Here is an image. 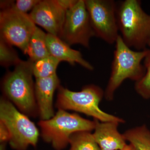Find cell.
<instances>
[{
    "mask_svg": "<svg viewBox=\"0 0 150 150\" xmlns=\"http://www.w3.org/2000/svg\"><path fill=\"white\" fill-rule=\"evenodd\" d=\"M120 150H137L135 149V148L129 144H126V146L123 148V149Z\"/></svg>",
    "mask_w": 150,
    "mask_h": 150,
    "instance_id": "22",
    "label": "cell"
},
{
    "mask_svg": "<svg viewBox=\"0 0 150 150\" xmlns=\"http://www.w3.org/2000/svg\"><path fill=\"white\" fill-rule=\"evenodd\" d=\"M85 3L95 36L108 44L115 43L119 35L117 2L113 0H85Z\"/></svg>",
    "mask_w": 150,
    "mask_h": 150,
    "instance_id": "8",
    "label": "cell"
},
{
    "mask_svg": "<svg viewBox=\"0 0 150 150\" xmlns=\"http://www.w3.org/2000/svg\"><path fill=\"white\" fill-rule=\"evenodd\" d=\"M149 47H150V41L149 42Z\"/></svg>",
    "mask_w": 150,
    "mask_h": 150,
    "instance_id": "24",
    "label": "cell"
},
{
    "mask_svg": "<svg viewBox=\"0 0 150 150\" xmlns=\"http://www.w3.org/2000/svg\"><path fill=\"white\" fill-rule=\"evenodd\" d=\"M46 43L50 55L60 62H68L72 66L79 64L90 71L93 70V65L84 59L80 51L71 48L58 36L47 33Z\"/></svg>",
    "mask_w": 150,
    "mask_h": 150,
    "instance_id": "13",
    "label": "cell"
},
{
    "mask_svg": "<svg viewBox=\"0 0 150 150\" xmlns=\"http://www.w3.org/2000/svg\"><path fill=\"white\" fill-rule=\"evenodd\" d=\"M40 0H17L15 1L13 8L23 13L32 11L40 2Z\"/></svg>",
    "mask_w": 150,
    "mask_h": 150,
    "instance_id": "20",
    "label": "cell"
},
{
    "mask_svg": "<svg viewBox=\"0 0 150 150\" xmlns=\"http://www.w3.org/2000/svg\"><path fill=\"white\" fill-rule=\"evenodd\" d=\"M46 33L36 26L29 40L26 54L33 62L50 56L46 43Z\"/></svg>",
    "mask_w": 150,
    "mask_h": 150,
    "instance_id": "14",
    "label": "cell"
},
{
    "mask_svg": "<svg viewBox=\"0 0 150 150\" xmlns=\"http://www.w3.org/2000/svg\"><path fill=\"white\" fill-rule=\"evenodd\" d=\"M10 134L6 126L0 122V142L1 144L6 143L9 141Z\"/></svg>",
    "mask_w": 150,
    "mask_h": 150,
    "instance_id": "21",
    "label": "cell"
},
{
    "mask_svg": "<svg viewBox=\"0 0 150 150\" xmlns=\"http://www.w3.org/2000/svg\"><path fill=\"white\" fill-rule=\"evenodd\" d=\"M22 61L12 46L1 38L0 64L1 66L5 68L13 66L15 67Z\"/></svg>",
    "mask_w": 150,
    "mask_h": 150,
    "instance_id": "18",
    "label": "cell"
},
{
    "mask_svg": "<svg viewBox=\"0 0 150 150\" xmlns=\"http://www.w3.org/2000/svg\"><path fill=\"white\" fill-rule=\"evenodd\" d=\"M116 19L118 30L124 43L137 51L147 49L150 41V15L139 0L117 2Z\"/></svg>",
    "mask_w": 150,
    "mask_h": 150,
    "instance_id": "1",
    "label": "cell"
},
{
    "mask_svg": "<svg viewBox=\"0 0 150 150\" xmlns=\"http://www.w3.org/2000/svg\"><path fill=\"white\" fill-rule=\"evenodd\" d=\"M0 122L8 130L13 149L25 150L29 146H36L39 136L37 127L5 97L0 101Z\"/></svg>",
    "mask_w": 150,
    "mask_h": 150,
    "instance_id": "6",
    "label": "cell"
},
{
    "mask_svg": "<svg viewBox=\"0 0 150 150\" xmlns=\"http://www.w3.org/2000/svg\"><path fill=\"white\" fill-rule=\"evenodd\" d=\"M95 36L85 0H77L66 12L64 23L59 38L69 46L80 44L89 48L91 38Z\"/></svg>",
    "mask_w": 150,
    "mask_h": 150,
    "instance_id": "9",
    "label": "cell"
},
{
    "mask_svg": "<svg viewBox=\"0 0 150 150\" xmlns=\"http://www.w3.org/2000/svg\"><path fill=\"white\" fill-rule=\"evenodd\" d=\"M148 49L134 51L124 43L119 35L115 43V50L109 81L104 92L105 98L112 100L114 93L125 80L137 82L145 75L146 69L142 64Z\"/></svg>",
    "mask_w": 150,
    "mask_h": 150,
    "instance_id": "3",
    "label": "cell"
},
{
    "mask_svg": "<svg viewBox=\"0 0 150 150\" xmlns=\"http://www.w3.org/2000/svg\"><path fill=\"white\" fill-rule=\"evenodd\" d=\"M60 62L51 55L33 62V76L36 79L48 77L55 74Z\"/></svg>",
    "mask_w": 150,
    "mask_h": 150,
    "instance_id": "16",
    "label": "cell"
},
{
    "mask_svg": "<svg viewBox=\"0 0 150 150\" xmlns=\"http://www.w3.org/2000/svg\"><path fill=\"white\" fill-rule=\"evenodd\" d=\"M66 12L56 0H43L40 1L28 14L35 25L46 30L48 33L59 37Z\"/></svg>",
    "mask_w": 150,
    "mask_h": 150,
    "instance_id": "10",
    "label": "cell"
},
{
    "mask_svg": "<svg viewBox=\"0 0 150 150\" xmlns=\"http://www.w3.org/2000/svg\"><path fill=\"white\" fill-rule=\"evenodd\" d=\"M70 150H101L90 131H78L70 138Z\"/></svg>",
    "mask_w": 150,
    "mask_h": 150,
    "instance_id": "17",
    "label": "cell"
},
{
    "mask_svg": "<svg viewBox=\"0 0 150 150\" xmlns=\"http://www.w3.org/2000/svg\"><path fill=\"white\" fill-rule=\"evenodd\" d=\"M137 150H150V131L146 125L130 129L123 134Z\"/></svg>",
    "mask_w": 150,
    "mask_h": 150,
    "instance_id": "15",
    "label": "cell"
},
{
    "mask_svg": "<svg viewBox=\"0 0 150 150\" xmlns=\"http://www.w3.org/2000/svg\"><path fill=\"white\" fill-rule=\"evenodd\" d=\"M58 89L56 105L59 109L81 112L100 122H125L122 118L108 114L100 108L99 103L104 92L98 86H85L80 91H71L60 86Z\"/></svg>",
    "mask_w": 150,
    "mask_h": 150,
    "instance_id": "4",
    "label": "cell"
},
{
    "mask_svg": "<svg viewBox=\"0 0 150 150\" xmlns=\"http://www.w3.org/2000/svg\"><path fill=\"white\" fill-rule=\"evenodd\" d=\"M60 83L56 74L48 77L35 79V99L41 120H48L55 115L53 99L54 93L59 88Z\"/></svg>",
    "mask_w": 150,
    "mask_h": 150,
    "instance_id": "11",
    "label": "cell"
},
{
    "mask_svg": "<svg viewBox=\"0 0 150 150\" xmlns=\"http://www.w3.org/2000/svg\"><path fill=\"white\" fill-rule=\"evenodd\" d=\"M96 126L93 135L101 150H120L127 144L123 134L119 133V123L102 122L94 119Z\"/></svg>",
    "mask_w": 150,
    "mask_h": 150,
    "instance_id": "12",
    "label": "cell"
},
{
    "mask_svg": "<svg viewBox=\"0 0 150 150\" xmlns=\"http://www.w3.org/2000/svg\"><path fill=\"white\" fill-rule=\"evenodd\" d=\"M6 143H2L1 144L0 146V150H5Z\"/></svg>",
    "mask_w": 150,
    "mask_h": 150,
    "instance_id": "23",
    "label": "cell"
},
{
    "mask_svg": "<svg viewBox=\"0 0 150 150\" xmlns=\"http://www.w3.org/2000/svg\"><path fill=\"white\" fill-rule=\"evenodd\" d=\"M33 62L22 61L3 79L2 89L5 97L28 116L38 115L33 79Z\"/></svg>",
    "mask_w": 150,
    "mask_h": 150,
    "instance_id": "2",
    "label": "cell"
},
{
    "mask_svg": "<svg viewBox=\"0 0 150 150\" xmlns=\"http://www.w3.org/2000/svg\"><path fill=\"white\" fill-rule=\"evenodd\" d=\"M43 140L56 150H62L69 144L71 136L78 131L94 130L96 121L86 119L76 113L59 109L53 117L38 123Z\"/></svg>",
    "mask_w": 150,
    "mask_h": 150,
    "instance_id": "5",
    "label": "cell"
},
{
    "mask_svg": "<svg viewBox=\"0 0 150 150\" xmlns=\"http://www.w3.org/2000/svg\"><path fill=\"white\" fill-rule=\"evenodd\" d=\"M146 73L139 81L136 82L135 89L137 93L145 99H150V48L144 59Z\"/></svg>",
    "mask_w": 150,
    "mask_h": 150,
    "instance_id": "19",
    "label": "cell"
},
{
    "mask_svg": "<svg viewBox=\"0 0 150 150\" xmlns=\"http://www.w3.org/2000/svg\"><path fill=\"white\" fill-rule=\"evenodd\" d=\"M36 27L28 14L20 12L13 7L1 10V38L12 46L17 47L25 54Z\"/></svg>",
    "mask_w": 150,
    "mask_h": 150,
    "instance_id": "7",
    "label": "cell"
}]
</instances>
